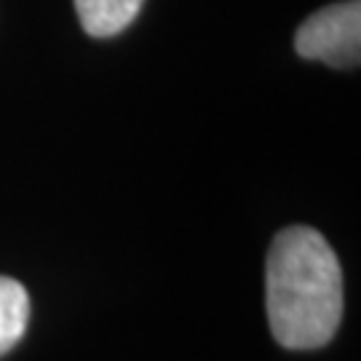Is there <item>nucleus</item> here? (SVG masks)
<instances>
[{
    "instance_id": "obj_3",
    "label": "nucleus",
    "mask_w": 361,
    "mask_h": 361,
    "mask_svg": "<svg viewBox=\"0 0 361 361\" xmlns=\"http://www.w3.org/2000/svg\"><path fill=\"white\" fill-rule=\"evenodd\" d=\"M145 0H75V11L91 38H113L137 19Z\"/></svg>"
},
{
    "instance_id": "obj_4",
    "label": "nucleus",
    "mask_w": 361,
    "mask_h": 361,
    "mask_svg": "<svg viewBox=\"0 0 361 361\" xmlns=\"http://www.w3.org/2000/svg\"><path fill=\"white\" fill-rule=\"evenodd\" d=\"M30 324V297L19 281L0 276V356L25 337Z\"/></svg>"
},
{
    "instance_id": "obj_1",
    "label": "nucleus",
    "mask_w": 361,
    "mask_h": 361,
    "mask_svg": "<svg viewBox=\"0 0 361 361\" xmlns=\"http://www.w3.org/2000/svg\"><path fill=\"white\" fill-rule=\"evenodd\" d=\"M271 332L289 350L324 348L343 319V271L335 249L308 225L284 228L265 262Z\"/></svg>"
},
{
    "instance_id": "obj_2",
    "label": "nucleus",
    "mask_w": 361,
    "mask_h": 361,
    "mask_svg": "<svg viewBox=\"0 0 361 361\" xmlns=\"http://www.w3.org/2000/svg\"><path fill=\"white\" fill-rule=\"evenodd\" d=\"M295 49L302 59L332 67H356L361 59V3L324 6L300 25Z\"/></svg>"
}]
</instances>
